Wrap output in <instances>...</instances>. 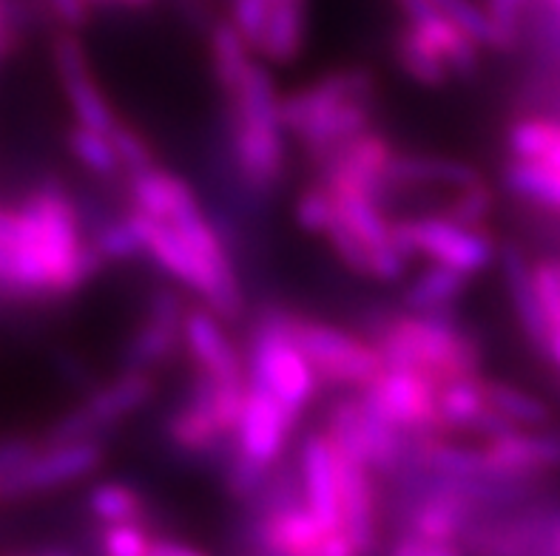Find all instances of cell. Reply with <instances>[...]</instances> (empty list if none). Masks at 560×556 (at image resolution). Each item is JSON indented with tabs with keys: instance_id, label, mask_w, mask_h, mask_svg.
I'll list each match as a JSON object with an SVG mask.
<instances>
[{
	"instance_id": "6da1fadb",
	"label": "cell",
	"mask_w": 560,
	"mask_h": 556,
	"mask_svg": "<svg viewBox=\"0 0 560 556\" xmlns=\"http://www.w3.org/2000/svg\"><path fill=\"white\" fill-rule=\"evenodd\" d=\"M103 264L83 239L78 204L57 182H43L18 208H0V298L71 296Z\"/></svg>"
},
{
	"instance_id": "7a4b0ae2",
	"label": "cell",
	"mask_w": 560,
	"mask_h": 556,
	"mask_svg": "<svg viewBox=\"0 0 560 556\" xmlns=\"http://www.w3.org/2000/svg\"><path fill=\"white\" fill-rule=\"evenodd\" d=\"M378 97L376 74L364 66L334 69L296 92L279 97V120L305 151L313 170L368 131Z\"/></svg>"
},
{
	"instance_id": "3957f363",
	"label": "cell",
	"mask_w": 560,
	"mask_h": 556,
	"mask_svg": "<svg viewBox=\"0 0 560 556\" xmlns=\"http://www.w3.org/2000/svg\"><path fill=\"white\" fill-rule=\"evenodd\" d=\"M364 332L378 346L384 364L410 367L447 383L481 375V344L458 324L453 312L376 310L364 316Z\"/></svg>"
},
{
	"instance_id": "277c9868",
	"label": "cell",
	"mask_w": 560,
	"mask_h": 556,
	"mask_svg": "<svg viewBox=\"0 0 560 556\" xmlns=\"http://www.w3.org/2000/svg\"><path fill=\"white\" fill-rule=\"evenodd\" d=\"M288 321L291 310L265 307L250 327L245 364H248L250 383L268 389L293 415H302L319 398L322 380L291 339Z\"/></svg>"
},
{
	"instance_id": "5b68a950",
	"label": "cell",
	"mask_w": 560,
	"mask_h": 556,
	"mask_svg": "<svg viewBox=\"0 0 560 556\" xmlns=\"http://www.w3.org/2000/svg\"><path fill=\"white\" fill-rule=\"evenodd\" d=\"M291 339L311 360L313 372L319 375L322 387L362 389L376 378L384 367L378 346L355 332L327 324L319 318H307L291 312L288 321Z\"/></svg>"
},
{
	"instance_id": "8992f818",
	"label": "cell",
	"mask_w": 560,
	"mask_h": 556,
	"mask_svg": "<svg viewBox=\"0 0 560 556\" xmlns=\"http://www.w3.org/2000/svg\"><path fill=\"white\" fill-rule=\"evenodd\" d=\"M390 227L396 245L410 259H430L467 275L481 273L498 259V241L487 227L462 225L444 213L393 218Z\"/></svg>"
},
{
	"instance_id": "52a82bcc",
	"label": "cell",
	"mask_w": 560,
	"mask_h": 556,
	"mask_svg": "<svg viewBox=\"0 0 560 556\" xmlns=\"http://www.w3.org/2000/svg\"><path fill=\"white\" fill-rule=\"evenodd\" d=\"M154 372L122 369L112 383L94 389L80 406L66 412L46 435V443L63 440H103L114 426L140 412L154 398Z\"/></svg>"
},
{
	"instance_id": "ba28073f",
	"label": "cell",
	"mask_w": 560,
	"mask_h": 556,
	"mask_svg": "<svg viewBox=\"0 0 560 556\" xmlns=\"http://www.w3.org/2000/svg\"><path fill=\"white\" fill-rule=\"evenodd\" d=\"M359 392L373 412L407 435H444L439 426V383L430 375L384 364Z\"/></svg>"
},
{
	"instance_id": "9c48e42d",
	"label": "cell",
	"mask_w": 560,
	"mask_h": 556,
	"mask_svg": "<svg viewBox=\"0 0 560 556\" xmlns=\"http://www.w3.org/2000/svg\"><path fill=\"white\" fill-rule=\"evenodd\" d=\"M106 460L103 440H63V443H43L26 458V463L9 477L0 500H21L35 494L55 492L71 486L78 480L92 477Z\"/></svg>"
},
{
	"instance_id": "30bf717a",
	"label": "cell",
	"mask_w": 560,
	"mask_h": 556,
	"mask_svg": "<svg viewBox=\"0 0 560 556\" xmlns=\"http://www.w3.org/2000/svg\"><path fill=\"white\" fill-rule=\"evenodd\" d=\"M51 57H55V74L60 83L66 103L71 108L74 122L83 128H94V131H112L117 126V114H114L112 103L106 99L103 88L94 80L92 63L85 57L83 43L80 37L63 28L51 43Z\"/></svg>"
},
{
	"instance_id": "8fae6325",
	"label": "cell",
	"mask_w": 560,
	"mask_h": 556,
	"mask_svg": "<svg viewBox=\"0 0 560 556\" xmlns=\"http://www.w3.org/2000/svg\"><path fill=\"white\" fill-rule=\"evenodd\" d=\"M185 304L177 289L168 284L151 289L149 304H145V318L128 339L122 350V369H142L154 372L160 364L177 353L183 344V321Z\"/></svg>"
},
{
	"instance_id": "7c38bea8",
	"label": "cell",
	"mask_w": 560,
	"mask_h": 556,
	"mask_svg": "<svg viewBox=\"0 0 560 556\" xmlns=\"http://www.w3.org/2000/svg\"><path fill=\"white\" fill-rule=\"evenodd\" d=\"M336 472H339L341 531L350 536L355 554H373L382 545V500H378L376 488L378 477L370 472L368 465L341 454L339 449H336Z\"/></svg>"
},
{
	"instance_id": "4fadbf2b",
	"label": "cell",
	"mask_w": 560,
	"mask_h": 556,
	"mask_svg": "<svg viewBox=\"0 0 560 556\" xmlns=\"http://www.w3.org/2000/svg\"><path fill=\"white\" fill-rule=\"evenodd\" d=\"M296 417L291 409L279 403L268 389L248 383L245 403H242L240 421L234 429V446L245 454L265 463H279L291 443Z\"/></svg>"
},
{
	"instance_id": "5bb4252c",
	"label": "cell",
	"mask_w": 560,
	"mask_h": 556,
	"mask_svg": "<svg viewBox=\"0 0 560 556\" xmlns=\"http://www.w3.org/2000/svg\"><path fill=\"white\" fill-rule=\"evenodd\" d=\"M481 449L492 474L540 480L560 469V431L510 429L483 437Z\"/></svg>"
},
{
	"instance_id": "9a60e30c",
	"label": "cell",
	"mask_w": 560,
	"mask_h": 556,
	"mask_svg": "<svg viewBox=\"0 0 560 556\" xmlns=\"http://www.w3.org/2000/svg\"><path fill=\"white\" fill-rule=\"evenodd\" d=\"M225 321L208 307H194L185 312L183 346L194 364V372L220 380H245L248 364L236 344L228 339Z\"/></svg>"
},
{
	"instance_id": "2e32d148",
	"label": "cell",
	"mask_w": 560,
	"mask_h": 556,
	"mask_svg": "<svg viewBox=\"0 0 560 556\" xmlns=\"http://www.w3.org/2000/svg\"><path fill=\"white\" fill-rule=\"evenodd\" d=\"M299 474L305 488V506L319 517L325 529H341L339 506V472H336V449L325 431H311L299 446Z\"/></svg>"
},
{
	"instance_id": "e0dca14e",
	"label": "cell",
	"mask_w": 560,
	"mask_h": 556,
	"mask_svg": "<svg viewBox=\"0 0 560 556\" xmlns=\"http://www.w3.org/2000/svg\"><path fill=\"white\" fill-rule=\"evenodd\" d=\"M128 197H131V211H140L168 225L188 213L202 211L191 185L156 165L128 174Z\"/></svg>"
},
{
	"instance_id": "ac0fdd59",
	"label": "cell",
	"mask_w": 560,
	"mask_h": 556,
	"mask_svg": "<svg viewBox=\"0 0 560 556\" xmlns=\"http://www.w3.org/2000/svg\"><path fill=\"white\" fill-rule=\"evenodd\" d=\"M498 268L506 282V293H510L512 310L518 318L521 330H524L526 341L535 346V350H544L547 346L549 324L547 312L540 307L538 289H535L533 268L526 264V256L515 241H501L498 245Z\"/></svg>"
},
{
	"instance_id": "d6986e66",
	"label": "cell",
	"mask_w": 560,
	"mask_h": 556,
	"mask_svg": "<svg viewBox=\"0 0 560 556\" xmlns=\"http://www.w3.org/2000/svg\"><path fill=\"white\" fill-rule=\"evenodd\" d=\"M478 174L472 165L462 159H447V156H424V154H401L396 151L387 170V182L393 193L405 188H467L478 182Z\"/></svg>"
},
{
	"instance_id": "ffe728a7",
	"label": "cell",
	"mask_w": 560,
	"mask_h": 556,
	"mask_svg": "<svg viewBox=\"0 0 560 556\" xmlns=\"http://www.w3.org/2000/svg\"><path fill=\"white\" fill-rule=\"evenodd\" d=\"M472 275L462 270L447 268V264H435L430 261L419 275H412L405 287V310L412 312H453L455 304L469 289Z\"/></svg>"
},
{
	"instance_id": "44dd1931",
	"label": "cell",
	"mask_w": 560,
	"mask_h": 556,
	"mask_svg": "<svg viewBox=\"0 0 560 556\" xmlns=\"http://www.w3.org/2000/svg\"><path fill=\"white\" fill-rule=\"evenodd\" d=\"M208 55H211L213 83L222 97L234 92L242 78L248 74L250 63L259 57L231 21H217L208 28Z\"/></svg>"
},
{
	"instance_id": "7402d4cb",
	"label": "cell",
	"mask_w": 560,
	"mask_h": 556,
	"mask_svg": "<svg viewBox=\"0 0 560 556\" xmlns=\"http://www.w3.org/2000/svg\"><path fill=\"white\" fill-rule=\"evenodd\" d=\"M393 55H396L398 69L405 71L412 83L424 85V88H441V85H447V80L453 78L447 66H444V60L407 23L393 37Z\"/></svg>"
},
{
	"instance_id": "603a6c76",
	"label": "cell",
	"mask_w": 560,
	"mask_h": 556,
	"mask_svg": "<svg viewBox=\"0 0 560 556\" xmlns=\"http://www.w3.org/2000/svg\"><path fill=\"white\" fill-rule=\"evenodd\" d=\"M85 511L97 525H112V522L142 520L145 517V500L131 483L122 480H103L85 494Z\"/></svg>"
},
{
	"instance_id": "cb8c5ba5",
	"label": "cell",
	"mask_w": 560,
	"mask_h": 556,
	"mask_svg": "<svg viewBox=\"0 0 560 556\" xmlns=\"http://www.w3.org/2000/svg\"><path fill=\"white\" fill-rule=\"evenodd\" d=\"M504 188L518 199L560 213V170L526 159H512L504 168Z\"/></svg>"
},
{
	"instance_id": "d4e9b609",
	"label": "cell",
	"mask_w": 560,
	"mask_h": 556,
	"mask_svg": "<svg viewBox=\"0 0 560 556\" xmlns=\"http://www.w3.org/2000/svg\"><path fill=\"white\" fill-rule=\"evenodd\" d=\"M483 392L492 409H498L506 421H512L521 429H544L552 421V412L540 398L524 392V389L512 387L506 380L483 378Z\"/></svg>"
},
{
	"instance_id": "484cf974",
	"label": "cell",
	"mask_w": 560,
	"mask_h": 556,
	"mask_svg": "<svg viewBox=\"0 0 560 556\" xmlns=\"http://www.w3.org/2000/svg\"><path fill=\"white\" fill-rule=\"evenodd\" d=\"M66 142H69V154L74 156L89 174H94V177L112 179L122 170L120 156L114 151V142L106 131L74 126L69 131V137H66Z\"/></svg>"
},
{
	"instance_id": "4316f807",
	"label": "cell",
	"mask_w": 560,
	"mask_h": 556,
	"mask_svg": "<svg viewBox=\"0 0 560 556\" xmlns=\"http://www.w3.org/2000/svg\"><path fill=\"white\" fill-rule=\"evenodd\" d=\"M92 245L106 264H128V261L145 256L142 253L140 233H137L135 222H131V213L120 218H100L97 227H94Z\"/></svg>"
},
{
	"instance_id": "83f0119b",
	"label": "cell",
	"mask_w": 560,
	"mask_h": 556,
	"mask_svg": "<svg viewBox=\"0 0 560 556\" xmlns=\"http://www.w3.org/2000/svg\"><path fill=\"white\" fill-rule=\"evenodd\" d=\"M526 7L529 0H487L483 12L490 21L492 46L495 51H515L521 46V35H524Z\"/></svg>"
},
{
	"instance_id": "f1b7e54d",
	"label": "cell",
	"mask_w": 560,
	"mask_h": 556,
	"mask_svg": "<svg viewBox=\"0 0 560 556\" xmlns=\"http://www.w3.org/2000/svg\"><path fill=\"white\" fill-rule=\"evenodd\" d=\"M492 211H495V193H492V188L483 179H478V182L467 185V188L453 190V202L441 213L455 218V222H462V225L483 227L487 218L492 216Z\"/></svg>"
},
{
	"instance_id": "f546056e",
	"label": "cell",
	"mask_w": 560,
	"mask_h": 556,
	"mask_svg": "<svg viewBox=\"0 0 560 556\" xmlns=\"http://www.w3.org/2000/svg\"><path fill=\"white\" fill-rule=\"evenodd\" d=\"M151 529L142 520L100 525L97 543L106 556H149Z\"/></svg>"
},
{
	"instance_id": "4dcf8cb0",
	"label": "cell",
	"mask_w": 560,
	"mask_h": 556,
	"mask_svg": "<svg viewBox=\"0 0 560 556\" xmlns=\"http://www.w3.org/2000/svg\"><path fill=\"white\" fill-rule=\"evenodd\" d=\"M293 216H296L299 227L307 233H322L325 236L327 227L334 225L336 218V204L330 190H327L325 182L307 185L302 193L296 197V204H293Z\"/></svg>"
},
{
	"instance_id": "1f68e13d",
	"label": "cell",
	"mask_w": 560,
	"mask_h": 556,
	"mask_svg": "<svg viewBox=\"0 0 560 556\" xmlns=\"http://www.w3.org/2000/svg\"><path fill=\"white\" fill-rule=\"evenodd\" d=\"M108 137H112L117 156H120L122 170H128V174H135V170L156 165L154 149H151L149 140H145V137H142L137 128H131V126H126L122 120H117V126L108 131Z\"/></svg>"
},
{
	"instance_id": "d6a6232c",
	"label": "cell",
	"mask_w": 560,
	"mask_h": 556,
	"mask_svg": "<svg viewBox=\"0 0 560 556\" xmlns=\"http://www.w3.org/2000/svg\"><path fill=\"white\" fill-rule=\"evenodd\" d=\"M435 3H439L441 12L447 14L455 26L462 28V32H467L476 43H481L483 49H490L492 46L490 21H487L483 7H476V0H435Z\"/></svg>"
},
{
	"instance_id": "836d02e7",
	"label": "cell",
	"mask_w": 560,
	"mask_h": 556,
	"mask_svg": "<svg viewBox=\"0 0 560 556\" xmlns=\"http://www.w3.org/2000/svg\"><path fill=\"white\" fill-rule=\"evenodd\" d=\"M270 0H231V23L242 32V37L256 49L268 23Z\"/></svg>"
},
{
	"instance_id": "e575fe53",
	"label": "cell",
	"mask_w": 560,
	"mask_h": 556,
	"mask_svg": "<svg viewBox=\"0 0 560 556\" xmlns=\"http://www.w3.org/2000/svg\"><path fill=\"white\" fill-rule=\"evenodd\" d=\"M35 449L37 443H32L28 437H3L0 440V494H3V486L9 483V477L26 463V458Z\"/></svg>"
},
{
	"instance_id": "d590c367",
	"label": "cell",
	"mask_w": 560,
	"mask_h": 556,
	"mask_svg": "<svg viewBox=\"0 0 560 556\" xmlns=\"http://www.w3.org/2000/svg\"><path fill=\"white\" fill-rule=\"evenodd\" d=\"M393 556H458L464 548L458 545H441V543H427L421 536L412 534H396L390 545Z\"/></svg>"
},
{
	"instance_id": "8d00e7d4",
	"label": "cell",
	"mask_w": 560,
	"mask_h": 556,
	"mask_svg": "<svg viewBox=\"0 0 560 556\" xmlns=\"http://www.w3.org/2000/svg\"><path fill=\"white\" fill-rule=\"evenodd\" d=\"M49 14L55 17L57 23L63 28H71V32H78L80 26H85L89 21V0H43Z\"/></svg>"
},
{
	"instance_id": "74e56055",
	"label": "cell",
	"mask_w": 560,
	"mask_h": 556,
	"mask_svg": "<svg viewBox=\"0 0 560 556\" xmlns=\"http://www.w3.org/2000/svg\"><path fill=\"white\" fill-rule=\"evenodd\" d=\"M202 548L191 543H183V540H174V536H151L149 556H199Z\"/></svg>"
},
{
	"instance_id": "f35d334b",
	"label": "cell",
	"mask_w": 560,
	"mask_h": 556,
	"mask_svg": "<svg viewBox=\"0 0 560 556\" xmlns=\"http://www.w3.org/2000/svg\"><path fill=\"white\" fill-rule=\"evenodd\" d=\"M544 554L560 556V511L549 508L547 517V540H544Z\"/></svg>"
},
{
	"instance_id": "ab89813d",
	"label": "cell",
	"mask_w": 560,
	"mask_h": 556,
	"mask_svg": "<svg viewBox=\"0 0 560 556\" xmlns=\"http://www.w3.org/2000/svg\"><path fill=\"white\" fill-rule=\"evenodd\" d=\"M544 353H547L549 360H552L555 367L560 369V330H549L547 346H544Z\"/></svg>"
},
{
	"instance_id": "60d3db41",
	"label": "cell",
	"mask_w": 560,
	"mask_h": 556,
	"mask_svg": "<svg viewBox=\"0 0 560 556\" xmlns=\"http://www.w3.org/2000/svg\"><path fill=\"white\" fill-rule=\"evenodd\" d=\"M92 7H106V3H114V7H126V9H142L149 7L151 0H89Z\"/></svg>"
},
{
	"instance_id": "b9f144b4",
	"label": "cell",
	"mask_w": 560,
	"mask_h": 556,
	"mask_svg": "<svg viewBox=\"0 0 560 556\" xmlns=\"http://www.w3.org/2000/svg\"><path fill=\"white\" fill-rule=\"evenodd\" d=\"M7 14H3V0H0V46H3V37H7Z\"/></svg>"
},
{
	"instance_id": "7bdbcfd3",
	"label": "cell",
	"mask_w": 560,
	"mask_h": 556,
	"mask_svg": "<svg viewBox=\"0 0 560 556\" xmlns=\"http://www.w3.org/2000/svg\"><path fill=\"white\" fill-rule=\"evenodd\" d=\"M549 3H555V7H560V0H549Z\"/></svg>"
}]
</instances>
